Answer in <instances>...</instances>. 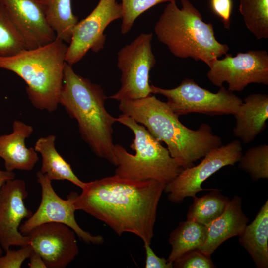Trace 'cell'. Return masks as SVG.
Masks as SVG:
<instances>
[{"instance_id": "cell-1", "label": "cell", "mask_w": 268, "mask_h": 268, "mask_svg": "<svg viewBox=\"0 0 268 268\" xmlns=\"http://www.w3.org/2000/svg\"><path fill=\"white\" fill-rule=\"evenodd\" d=\"M165 184L114 175L84 182L69 194L76 210L100 220L118 235L128 232L151 244L158 205Z\"/></svg>"}, {"instance_id": "cell-2", "label": "cell", "mask_w": 268, "mask_h": 268, "mask_svg": "<svg viewBox=\"0 0 268 268\" xmlns=\"http://www.w3.org/2000/svg\"><path fill=\"white\" fill-rule=\"evenodd\" d=\"M119 109L144 126L158 141L167 146L171 156L182 169L193 166L209 151L222 145L211 127L203 123L196 130L187 128L166 102L155 96L120 102Z\"/></svg>"}, {"instance_id": "cell-3", "label": "cell", "mask_w": 268, "mask_h": 268, "mask_svg": "<svg viewBox=\"0 0 268 268\" xmlns=\"http://www.w3.org/2000/svg\"><path fill=\"white\" fill-rule=\"evenodd\" d=\"M107 99L99 85L75 73L66 62L59 105L76 121L81 138L92 152L116 166L112 134L117 120L105 108Z\"/></svg>"}, {"instance_id": "cell-4", "label": "cell", "mask_w": 268, "mask_h": 268, "mask_svg": "<svg viewBox=\"0 0 268 268\" xmlns=\"http://www.w3.org/2000/svg\"><path fill=\"white\" fill-rule=\"evenodd\" d=\"M168 3L156 23L154 31L159 42L166 45L174 56L191 58L207 66L214 59L229 50L226 44L216 38L211 22L206 23L199 11L188 0Z\"/></svg>"}, {"instance_id": "cell-5", "label": "cell", "mask_w": 268, "mask_h": 268, "mask_svg": "<svg viewBox=\"0 0 268 268\" xmlns=\"http://www.w3.org/2000/svg\"><path fill=\"white\" fill-rule=\"evenodd\" d=\"M67 48L56 37L44 46L0 57V68L15 73L24 81L28 98L35 108L53 112L59 105Z\"/></svg>"}, {"instance_id": "cell-6", "label": "cell", "mask_w": 268, "mask_h": 268, "mask_svg": "<svg viewBox=\"0 0 268 268\" xmlns=\"http://www.w3.org/2000/svg\"><path fill=\"white\" fill-rule=\"evenodd\" d=\"M117 122L129 128L134 137L129 153L120 144H114L117 164L115 175L134 180H153L166 185L182 169L167 149L142 125L122 114Z\"/></svg>"}, {"instance_id": "cell-7", "label": "cell", "mask_w": 268, "mask_h": 268, "mask_svg": "<svg viewBox=\"0 0 268 268\" xmlns=\"http://www.w3.org/2000/svg\"><path fill=\"white\" fill-rule=\"evenodd\" d=\"M150 91L166 97V104L179 116L190 113L211 116L234 115L243 102L240 98L223 86L217 93H213L190 78L184 79L179 86L172 89L151 85Z\"/></svg>"}, {"instance_id": "cell-8", "label": "cell", "mask_w": 268, "mask_h": 268, "mask_svg": "<svg viewBox=\"0 0 268 268\" xmlns=\"http://www.w3.org/2000/svg\"><path fill=\"white\" fill-rule=\"evenodd\" d=\"M152 33H141L117 54V67L121 71V87L110 98L118 101L134 100L152 93L149 73L156 63L152 50Z\"/></svg>"}, {"instance_id": "cell-9", "label": "cell", "mask_w": 268, "mask_h": 268, "mask_svg": "<svg viewBox=\"0 0 268 268\" xmlns=\"http://www.w3.org/2000/svg\"><path fill=\"white\" fill-rule=\"evenodd\" d=\"M208 66L209 80L219 87L226 82L228 90L233 92L241 91L251 83L268 85V54L265 50H250L235 56L227 53Z\"/></svg>"}, {"instance_id": "cell-10", "label": "cell", "mask_w": 268, "mask_h": 268, "mask_svg": "<svg viewBox=\"0 0 268 268\" xmlns=\"http://www.w3.org/2000/svg\"><path fill=\"white\" fill-rule=\"evenodd\" d=\"M242 154L241 142L234 140L209 151L197 165L183 169L173 180L165 185L164 191L173 203H181L188 197L206 189L202 183L221 168L234 165Z\"/></svg>"}, {"instance_id": "cell-11", "label": "cell", "mask_w": 268, "mask_h": 268, "mask_svg": "<svg viewBox=\"0 0 268 268\" xmlns=\"http://www.w3.org/2000/svg\"><path fill=\"white\" fill-rule=\"evenodd\" d=\"M36 176L41 189V202L36 212L20 226L19 231L26 235L40 225L59 223L70 227L86 243L103 244L104 239L102 236L93 235L82 229L77 224L75 218L76 210L71 196L69 194L67 200L62 199L55 192L51 181L45 174L39 171L37 172Z\"/></svg>"}, {"instance_id": "cell-12", "label": "cell", "mask_w": 268, "mask_h": 268, "mask_svg": "<svg viewBox=\"0 0 268 268\" xmlns=\"http://www.w3.org/2000/svg\"><path fill=\"white\" fill-rule=\"evenodd\" d=\"M122 13L121 3L116 0H100L92 11L74 27L66 62L72 66L89 50L98 52L103 49L105 30L113 21L121 18Z\"/></svg>"}, {"instance_id": "cell-13", "label": "cell", "mask_w": 268, "mask_h": 268, "mask_svg": "<svg viewBox=\"0 0 268 268\" xmlns=\"http://www.w3.org/2000/svg\"><path fill=\"white\" fill-rule=\"evenodd\" d=\"M26 235L33 251L42 257L47 268H64L79 253L76 234L66 225L44 223Z\"/></svg>"}, {"instance_id": "cell-14", "label": "cell", "mask_w": 268, "mask_h": 268, "mask_svg": "<svg viewBox=\"0 0 268 268\" xmlns=\"http://www.w3.org/2000/svg\"><path fill=\"white\" fill-rule=\"evenodd\" d=\"M28 196L25 181L20 179L9 180L2 185L0 193V246L6 251L12 246L29 244L28 237L19 230L24 218L32 212L24 205Z\"/></svg>"}, {"instance_id": "cell-15", "label": "cell", "mask_w": 268, "mask_h": 268, "mask_svg": "<svg viewBox=\"0 0 268 268\" xmlns=\"http://www.w3.org/2000/svg\"><path fill=\"white\" fill-rule=\"evenodd\" d=\"M0 3L27 49L44 46L56 39L46 19L41 0H0Z\"/></svg>"}, {"instance_id": "cell-16", "label": "cell", "mask_w": 268, "mask_h": 268, "mask_svg": "<svg viewBox=\"0 0 268 268\" xmlns=\"http://www.w3.org/2000/svg\"><path fill=\"white\" fill-rule=\"evenodd\" d=\"M33 131L31 126L15 120L12 132L0 135V158L4 161L6 170L29 171L34 168L39 160L37 152L25 144V140Z\"/></svg>"}, {"instance_id": "cell-17", "label": "cell", "mask_w": 268, "mask_h": 268, "mask_svg": "<svg viewBox=\"0 0 268 268\" xmlns=\"http://www.w3.org/2000/svg\"><path fill=\"white\" fill-rule=\"evenodd\" d=\"M249 221L242 209V199L235 195L216 219L206 226L207 238L199 248L205 254L211 256L224 241L234 236H240Z\"/></svg>"}, {"instance_id": "cell-18", "label": "cell", "mask_w": 268, "mask_h": 268, "mask_svg": "<svg viewBox=\"0 0 268 268\" xmlns=\"http://www.w3.org/2000/svg\"><path fill=\"white\" fill-rule=\"evenodd\" d=\"M234 135L243 143L252 141L266 127L268 118V95L253 93L245 97L234 114Z\"/></svg>"}, {"instance_id": "cell-19", "label": "cell", "mask_w": 268, "mask_h": 268, "mask_svg": "<svg viewBox=\"0 0 268 268\" xmlns=\"http://www.w3.org/2000/svg\"><path fill=\"white\" fill-rule=\"evenodd\" d=\"M268 200L254 220L239 236V241L251 256L258 268L268 267Z\"/></svg>"}, {"instance_id": "cell-20", "label": "cell", "mask_w": 268, "mask_h": 268, "mask_svg": "<svg viewBox=\"0 0 268 268\" xmlns=\"http://www.w3.org/2000/svg\"><path fill=\"white\" fill-rule=\"evenodd\" d=\"M56 136L49 134L36 141L34 149L42 158L40 172L51 181L67 180L81 189L84 182L73 172L71 166L58 153L55 147Z\"/></svg>"}, {"instance_id": "cell-21", "label": "cell", "mask_w": 268, "mask_h": 268, "mask_svg": "<svg viewBox=\"0 0 268 268\" xmlns=\"http://www.w3.org/2000/svg\"><path fill=\"white\" fill-rule=\"evenodd\" d=\"M206 238V226L188 219L181 222L170 234L169 242L172 250L168 261L173 263L188 251L202 246Z\"/></svg>"}, {"instance_id": "cell-22", "label": "cell", "mask_w": 268, "mask_h": 268, "mask_svg": "<svg viewBox=\"0 0 268 268\" xmlns=\"http://www.w3.org/2000/svg\"><path fill=\"white\" fill-rule=\"evenodd\" d=\"M47 22L56 35L69 44L72 31L78 22L72 11L71 0H41Z\"/></svg>"}, {"instance_id": "cell-23", "label": "cell", "mask_w": 268, "mask_h": 268, "mask_svg": "<svg viewBox=\"0 0 268 268\" xmlns=\"http://www.w3.org/2000/svg\"><path fill=\"white\" fill-rule=\"evenodd\" d=\"M230 200L219 190L212 189L201 197H194V202L187 214V219L207 226L224 211Z\"/></svg>"}, {"instance_id": "cell-24", "label": "cell", "mask_w": 268, "mask_h": 268, "mask_svg": "<svg viewBox=\"0 0 268 268\" xmlns=\"http://www.w3.org/2000/svg\"><path fill=\"white\" fill-rule=\"evenodd\" d=\"M239 10L256 39L268 38V0H239Z\"/></svg>"}, {"instance_id": "cell-25", "label": "cell", "mask_w": 268, "mask_h": 268, "mask_svg": "<svg viewBox=\"0 0 268 268\" xmlns=\"http://www.w3.org/2000/svg\"><path fill=\"white\" fill-rule=\"evenodd\" d=\"M26 49L23 39L0 3V57L10 56Z\"/></svg>"}, {"instance_id": "cell-26", "label": "cell", "mask_w": 268, "mask_h": 268, "mask_svg": "<svg viewBox=\"0 0 268 268\" xmlns=\"http://www.w3.org/2000/svg\"><path fill=\"white\" fill-rule=\"evenodd\" d=\"M239 166L248 173L253 180L268 178V145L262 144L248 149L242 154Z\"/></svg>"}, {"instance_id": "cell-27", "label": "cell", "mask_w": 268, "mask_h": 268, "mask_svg": "<svg viewBox=\"0 0 268 268\" xmlns=\"http://www.w3.org/2000/svg\"><path fill=\"white\" fill-rule=\"evenodd\" d=\"M173 1L175 0H121V33L127 34L135 20L150 8L159 3Z\"/></svg>"}, {"instance_id": "cell-28", "label": "cell", "mask_w": 268, "mask_h": 268, "mask_svg": "<svg viewBox=\"0 0 268 268\" xmlns=\"http://www.w3.org/2000/svg\"><path fill=\"white\" fill-rule=\"evenodd\" d=\"M176 268H216L208 256L199 249L196 248L188 251L173 262Z\"/></svg>"}, {"instance_id": "cell-29", "label": "cell", "mask_w": 268, "mask_h": 268, "mask_svg": "<svg viewBox=\"0 0 268 268\" xmlns=\"http://www.w3.org/2000/svg\"><path fill=\"white\" fill-rule=\"evenodd\" d=\"M33 250L29 244L18 250L10 248L5 251L4 256H0V268H20L23 262L29 258Z\"/></svg>"}, {"instance_id": "cell-30", "label": "cell", "mask_w": 268, "mask_h": 268, "mask_svg": "<svg viewBox=\"0 0 268 268\" xmlns=\"http://www.w3.org/2000/svg\"><path fill=\"white\" fill-rule=\"evenodd\" d=\"M211 8L221 20L225 28L229 29L233 7L232 0H210Z\"/></svg>"}, {"instance_id": "cell-31", "label": "cell", "mask_w": 268, "mask_h": 268, "mask_svg": "<svg viewBox=\"0 0 268 268\" xmlns=\"http://www.w3.org/2000/svg\"><path fill=\"white\" fill-rule=\"evenodd\" d=\"M144 243L145 251V268H173V263H171L164 258H161L156 255L150 247V244Z\"/></svg>"}, {"instance_id": "cell-32", "label": "cell", "mask_w": 268, "mask_h": 268, "mask_svg": "<svg viewBox=\"0 0 268 268\" xmlns=\"http://www.w3.org/2000/svg\"><path fill=\"white\" fill-rule=\"evenodd\" d=\"M29 259L30 262L28 265L30 268H47L42 257L33 251Z\"/></svg>"}, {"instance_id": "cell-33", "label": "cell", "mask_w": 268, "mask_h": 268, "mask_svg": "<svg viewBox=\"0 0 268 268\" xmlns=\"http://www.w3.org/2000/svg\"><path fill=\"white\" fill-rule=\"evenodd\" d=\"M15 178V174L13 171H8L0 169V193L3 184L7 181ZM2 249L0 246V256L2 255Z\"/></svg>"}]
</instances>
